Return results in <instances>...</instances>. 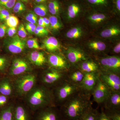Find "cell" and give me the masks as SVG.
Wrapping results in <instances>:
<instances>
[{"instance_id": "cell-33", "label": "cell", "mask_w": 120, "mask_h": 120, "mask_svg": "<svg viewBox=\"0 0 120 120\" xmlns=\"http://www.w3.org/2000/svg\"><path fill=\"white\" fill-rule=\"evenodd\" d=\"M49 20L50 26L53 30H58L61 27V24L56 16H51L49 18Z\"/></svg>"}, {"instance_id": "cell-38", "label": "cell", "mask_w": 120, "mask_h": 120, "mask_svg": "<svg viewBox=\"0 0 120 120\" xmlns=\"http://www.w3.org/2000/svg\"><path fill=\"white\" fill-rule=\"evenodd\" d=\"M26 19L29 22L35 24L37 23L38 21L37 15L35 13L31 12L28 13L26 15Z\"/></svg>"}, {"instance_id": "cell-27", "label": "cell", "mask_w": 120, "mask_h": 120, "mask_svg": "<svg viewBox=\"0 0 120 120\" xmlns=\"http://www.w3.org/2000/svg\"><path fill=\"white\" fill-rule=\"evenodd\" d=\"M120 30L117 27H113L106 29L101 33V35L102 38H108L120 34Z\"/></svg>"}, {"instance_id": "cell-34", "label": "cell", "mask_w": 120, "mask_h": 120, "mask_svg": "<svg viewBox=\"0 0 120 120\" xmlns=\"http://www.w3.org/2000/svg\"><path fill=\"white\" fill-rule=\"evenodd\" d=\"M9 64V60L6 57L0 56V73H4L7 70Z\"/></svg>"}, {"instance_id": "cell-6", "label": "cell", "mask_w": 120, "mask_h": 120, "mask_svg": "<svg viewBox=\"0 0 120 120\" xmlns=\"http://www.w3.org/2000/svg\"><path fill=\"white\" fill-rule=\"evenodd\" d=\"M101 72L120 75V58L116 56H109L98 58Z\"/></svg>"}, {"instance_id": "cell-17", "label": "cell", "mask_w": 120, "mask_h": 120, "mask_svg": "<svg viewBox=\"0 0 120 120\" xmlns=\"http://www.w3.org/2000/svg\"><path fill=\"white\" fill-rule=\"evenodd\" d=\"M66 8L67 14L69 18L73 19L82 11L83 4L82 1L75 0H70Z\"/></svg>"}, {"instance_id": "cell-8", "label": "cell", "mask_w": 120, "mask_h": 120, "mask_svg": "<svg viewBox=\"0 0 120 120\" xmlns=\"http://www.w3.org/2000/svg\"><path fill=\"white\" fill-rule=\"evenodd\" d=\"M110 90L108 87L101 81L99 76L96 85L91 93L93 100L98 105H101Z\"/></svg>"}, {"instance_id": "cell-26", "label": "cell", "mask_w": 120, "mask_h": 120, "mask_svg": "<svg viewBox=\"0 0 120 120\" xmlns=\"http://www.w3.org/2000/svg\"><path fill=\"white\" fill-rule=\"evenodd\" d=\"M48 11L52 15H56L60 13L61 8L60 4L58 0H51L48 4Z\"/></svg>"}, {"instance_id": "cell-53", "label": "cell", "mask_w": 120, "mask_h": 120, "mask_svg": "<svg viewBox=\"0 0 120 120\" xmlns=\"http://www.w3.org/2000/svg\"><path fill=\"white\" fill-rule=\"evenodd\" d=\"M10 15L7 16H0V19L2 20H7L10 17Z\"/></svg>"}, {"instance_id": "cell-3", "label": "cell", "mask_w": 120, "mask_h": 120, "mask_svg": "<svg viewBox=\"0 0 120 120\" xmlns=\"http://www.w3.org/2000/svg\"><path fill=\"white\" fill-rule=\"evenodd\" d=\"M81 90L79 85L72 83L67 79L63 81L52 89L55 105L60 107Z\"/></svg>"}, {"instance_id": "cell-51", "label": "cell", "mask_w": 120, "mask_h": 120, "mask_svg": "<svg viewBox=\"0 0 120 120\" xmlns=\"http://www.w3.org/2000/svg\"><path fill=\"white\" fill-rule=\"evenodd\" d=\"M42 19H43V21L45 22L46 27H47L49 26H50V22L49 19L45 17H42Z\"/></svg>"}, {"instance_id": "cell-29", "label": "cell", "mask_w": 120, "mask_h": 120, "mask_svg": "<svg viewBox=\"0 0 120 120\" xmlns=\"http://www.w3.org/2000/svg\"><path fill=\"white\" fill-rule=\"evenodd\" d=\"M89 46L91 49L95 52H103L106 49L105 44L100 41L92 42L90 43Z\"/></svg>"}, {"instance_id": "cell-28", "label": "cell", "mask_w": 120, "mask_h": 120, "mask_svg": "<svg viewBox=\"0 0 120 120\" xmlns=\"http://www.w3.org/2000/svg\"><path fill=\"white\" fill-rule=\"evenodd\" d=\"M48 11L47 6L43 4L36 5L34 8V13L41 17H43L47 15Z\"/></svg>"}, {"instance_id": "cell-5", "label": "cell", "mask_w": 120, "mask_h": 120, "mask_svg": "<svg viewBox=\"0 0 120 120\" xmlns=\"http://www.w3.org/2000/svg\"><path fill=\"white\" fill-rule=\"evenodd\" d=\"M68 71H61L50 67L40 75L41 84L52 90L67 79Z\"/></svg>"}, {"instance_id": "cell-47", "label": "cell", "mask_w": 120, "mask_h": 120, "mask_svg": "<svg viewBox=\"0 0 120 120\" xmlns=\"http://www.w3.org/2000/svg\"><path fill=\"white\" fill-rule=\"evenodd\" d=\"M36 29L39 31H41V32L44 35H48L49 34V31L47 30L43 27L41 26H38L37 27H36Z\"/></svg>"}, {"instance_id": "cell-55", "label": "cell", "mask_w": 120, "mask_h": 120, "mask_svg": "<svg viewBox=\"0 0 120 120\" xmlns=\"http://www.w3.org/2000/svg\"><path fill=\"white\" fill-rule=\"evenodd\" d=\"M8 0H0V3H5L7 2Z\"/></svg>"}, {"instance_id": "cell-14", "label": "cell", "mask_w": 120, "mask_h": 120, "mask_svg": "<svg viewBox=\"0 0 120 120\" xmlns=\"http://www.w3.org/2000/svg\"><path fill=\"white\" fill-rule=\"evenodd\" d=\"M67 58L72 67L76 66L80 62L88 59L86 54L79 50L70 48L66 52Z\"/></svg>"}, {"instance_id": "cell-52", "label": "cell", "mask_w": 120, "mask_h": 120, "mask_svg": "<svg viewBox=\"0 0 120 120\" xmlns=\"http://www.w3.org/2000/svg\"><path fill=\"white\" fill-rule=\"evenodd\" d=\"M34 33L35 34L37 35V36H40V37L45 36V35L42 33H41V31H39L38 30H37L36 28L35 30Z\"/></svg>"}, {"instance_id": "cell-22", "label": "cell", "mask_w": 120, "mask_h": 120, "mask_svg": "<svg viewBox=\"0 0 120 120\" xmlns=\"http://www.w3.org/2000/svg\"><path fill=\"white\" fill-rule=\"evenodd\" d=\"M31 68L27 62L23 60L22 63L15 68L9 69V74L12 76H17L24 73L29 72Z\"/></svg>"}, {"instance_id": "cell-46", "label": "cell", "mask_w": 120, "mask_h": 120, "mask_svg": "<svg viewBox=\"0 0 120 120\" xmlns=\"http://www.w3.org/2000/svg\"><path fill=\"white\" fill-rule=\"evenodd\" d=\"M26 45H39L38 42V39L36 38L30 39L27 41Z\"/></svg>"}, {"instance_id": "cell-20", "label": "cell", "mask_w": 120, "mask_h": 120, "mask_svg": "<svg viewBox=\"0 0 120 120\" xmlns=\"http://www.w3.org/2000/svg\"><path fill=\"white\" fill-rule=\"evenodd\" d=\"M88 7L98 9H107L112 6V0H81Z\"/></svg>"}, {"instance_id": "cell-37", "label": "cell", "mask_w": 120, "mask_h": 120, "mask_svg": "<svg viewBox=\"0 0 120 120\" xmlns=\"http://www.w3.org/2000/svg\"><path fill=\"white\" fill-rule=\"evenodd\" d=\"M27 35V32L25 27L23 24H21L18 28V36L21 38H25Z\"/></svg>"}, {"instance_id": "cell-1", "label": "cell", "mask_w": 120, "mask_h": 120, "mask_svg": "<svg viewBox=\"0 0 120 120\" xmlns=\"http://www.w3.org/2000/svg\"><path fill=\"white\" fill-rule=\"evenodd\" d=\"M91 95L82 90L69 98L60 107L63 120H79L84 112L92 106Z\"/></svg>"}, {"instance_id": "cell-43", "label": "cell", "mask_w": 120, "mask_h": 120, "mask_svg": "<svg viewBox=\"0 0 120 120\" xmlns=\"http://www.w3.org/2000/svg\"><path fill=\"white\" fill-rule=\"evenodd\" d=\"M7 27L4 24H0V38H4L7 32Z\"/></svg>"}, {"instance_id": "cell-25", "label": "cell", "mask_w": 120, "mask_h": 120, "mask_svg": "<svg viewBox=\"0 0 120 120\" xmlns=\"http://www.w3.org/2000/svg\"><path fill=\"white\" fill-rule=\"evenodd\" d=\"M98 112L91 106L84 112L79 120H97Z\"/></svg>"}, {"instance_id": "cell-11", "label": "cell", "mask_w": 120, "mask_h": 120, "mask_svg": "<svg viewBox=\"0 0 120 120\" xmlns=\"http://www.w3.org/2000/svg\"><path fill=\"white\" fill-rule=\"evenodd\" d=\"M33 113L26 104H15L13 120H32Z\"/></svg>"}, {"instance_id": "cell-49", "label": "cell", "mask_w": 120, "mask_h": 120, "mask_svg": "<svg viewBox=\"0 0 120 120\" xmlns=\"http://www.w3.org/2000/svg\"><path fill=\"white\" fill-rule=\"evenodd\" d=\"M113 52L114 53L119 54L120 52V43H118L113 48Z\"/></svg>"}, {"instance_id": "cell-10", "label": "cell", "mask_w": 120, "mask_h": 120, "mask_svg": "<svg viewBox=\"0 0 120 120\" xmlns=\"http://www.w3.org/2000/svg\"><path fill=\"white\" fill-rule=\"evenodd\" d=\"M47 61L50 67L58 70L68 71L71 68L68 60L58 54H50L48 56Z\"/></svg>"}, {"instance_id": "cell-18", "label": "cell", "mask_w": 120, "mask_h": 120, "mask_svg": "<svg viewBox=\"0 0 120 120\" xmlns=\"http://www.w3.org/2000/svg\"><path fill=\"white\" fill-rule=\"evenodd\" d=\"M85 74L77 67H71L68 71L67 79L72 83L80 86Z\"/></svg>"}, {"instance_id": "cell-50", "label": "cell", "mask_w": 120, "mask_h": 120, "mask_svg": "<svg viewBox=\"0 0 120 120\" xmlns=\"http://www.w3.org/2000/svg\"><path fill=\"white\" fill-rule=\"evenodd\" d=\"M38 26H41L43 27H45V28L46 27L45 25V22H44L43 19H42V17L40 16V17H39V19L38 20Z\"/></svg>"}, {"instance_id": "cell-7", "label": "cell", "mask_w": 120, "mask_h": 120, "mask_svg": "<svg viewBox=\"0 0 120 120\" xmlns=\"http://www.w3.org/2000/svg\"><path fill=\"white\" fill-rule=\"evenodd\" d=\"M32 120H63L60 109L55 106L41 109L34 112Z\"/></svg>"}, {"instance_id": "cell-41", "label": "cell", "mask_w": 120, "mask_h": 120, "mask_svg": "<svg viewBox=\"0 0 120 120\" xmlns=\"http://www.w3.org/2000/svg\"><path fill=\"white\" fill-rule=\"evenodd\" d=\"M36 26L35 24H34L28 22L26 24V30L29 33L33 34L34 33L35 30L36 28Z\"/></svg>"}, {"instance_id": "cell-39", "label": "cell", "mask_w": 120, "mask_h": 120, "mask_svg": "<svg viewBox=\"0 0 120 120\" xmlns=\"http://www.w3.org/2000/svg\"><path fill=\"white\" fill-rule=\"evenodd\" d=\"M16 3V0H8L5 3H0V5L8 9L13 8Z\"/></svg>"}, {"instance_id": "cell-21", "label": "cell", "mask_w": 120, "mask_h": 120, "mask_svg": "<svg viewBox=\"0 0 120 120\" xmlns=\"http://www.w3.org/2000/svg\"><path fill=\"white\" fill-rule=\"evenodd\" d=\"M28 58L33 64L38 67L43 66L47 61L44 54L37 50L31 52L28 56Z\"/></svg>"}, {"instance_id": "cell-48", "label": "cell", "mask_w": 120, "mask_h": 120, "mask_svg": "<svg viewBox=\"0 0 120 120\" xmlns=\"http://www.w3.org/2000/svg\"><path fill=\"white\" fill-rule=\"evenodd\" d=\"M10 15L8 11L4 8H1L0 12V16H7Z\"/></svg>"}, {"instance_id": "cell-23", "label": "cell", "mask_w": 120, "mask_h": 120, "mask_svg": "<svg viewBox=\"0 0 120 120\" xmlns=\"http://www.w3.org/2000/svg\"><path fill=\"white\" fill-rule=\"evenodd\" d=\"M42 43L43 47L49 52H54L60 50V43L55 37H50L45 38Z\"/></svg>"}, {"instance_id": "cell-12", "label": "cell", "mask_w": 120, "mask_h": 120, "mask_svg": "<svg viewBox=\"0 0 120 120\" xmlns=\"http://www.w3.org/2000/svg\"><path fill=\"white\" fill-rule=\"evenodd\" d=\"M101 106L102 108L106 109L120 110V91L110 90Z\"/></svg>"}, {"instance_id": "cell-24", "label": "cell", "mask_w": 120, "mask_h": 120, "mask_svg": "<svg viewBox=\"0 0 120 120\" xmlns=\"http://www.w3.org/2000/svg\"><path fill=\"white\" fill-rule=\"evenodd\" d=\"M14 105L11 103L0 109V120H13Z\"/></svg>"}, {"instance_id": "cell-19", "label": "cell", "mask_w": 120, "mask_h": 120, "mask_svg": "<svg viewBox=\"0 0 120 120\" xmlns=\"http://www.w3.org/2000/svg\"><path fill=\"white\" fill-rule=\"evenodd\" d=\"M14 93L13 82L9 77H4L0 80V94L11 97Z\"/></svg>"}, {"instance_id": "cell-13", "label": "cell", "mask_w": 120, "mask_h": 120, "mask_svg": "<svg viewBox=\"0 0 120 120\" xmlns=\"http://www.w3.org/2000/svg\"><path fill=\"white\" fill-rule=\"evenodd\" d=\"M100 73L92 72L85 73L80 84L81 89L91 95L92 90L96 85Z\"/></svg>"}, {"instance_id": "cell-9", "label": "cell", "mask_w": 120, "mask_h": 120, "mask_svg": "<svg viewBox=\"0 0 120 120\" xmlns=\"http://www.w3.org/2000/svg\"><path fill=\"white\" fill-rule=\"evenodd\" d=\"M99 78L112 91H120V75L114 73L100 72Z\"/></svg>"}, {"instance_id": "cell-16", "label": "cell", "mask_w": 120, "mask_h": 120, "mask_svg": "<svg viewBox=\"0 0 120 120\" xmlns=\"http://www.w3.org/2000/svg\"><path fill=\"white\" fill-rule=\"evenodd\" d=\"M75 67L85 73L101 72V69L98 63L88 59L80 62Z\"/></svg>"}, {"instance_id": "cell-54", "label": "cell", "mask_w": 120, "mask_h": 120, "mask_svg": "<svg viewBox=\"0 0 120 120\" xmlns=\"http://www.w3.org/2000/svg\"><path fill=\"white\" fill-rule=\"evenodd\" d=\"M35 0L37 3L42 4L45 3L47 1V0Z\"/></svg>"}, {"instance_id": "cell-40", "label": "cell", "mask_w": 120, "mask_h": 120, "mask_svg": "<svg viewBox=\"0 0 120 120\" xmlns=\"http://www.w3.org/2000/svg\"><path fill=\"white\" fill-rule=\"evenodd\" d=\"M8 97L0 94V109L8 105Z\"/></svg>"}, {"instance_id": "cell-35", "label": "cell", "mask_w": 120, "mask_h": 120, "mask_svg": "<svg viewBox=\"0 0 120 120\" xmlns=\"http://www.w3.org/2000/svg\"><path fill=\"white\" fill-rule=\"evenodd\" d=\"M6 24L9 27H16L19 23V19L16 16L11 15L9 18L6 20Z\"/></svg>"}, {"instance_id": "cell-4", "label": "cell", "mask_w": 120, "mask_h": 120, "mask_svg": "<svg viewBox=\"0 0 120 120\" xmlns=\"http://www.w3.org/2000/svg\"><path fill=\"white\" fill-rule=\"evenodd\" d=\"M13 82L14 92L19 97H25L37 83V75L27 72L16 76Z\"/></svg>"}, {"instance_id": "cell-45", "label": "cell", "mask_w": 120, "mask_h": 120, "mask_svg": "<svg viewBox=\"0 0 120 120\" xmlns=\"http://www.w3.org/2000/svg\"><path fill=\"white\" fill-rule=\"evenodd\" d=\"M7 34L9 37H12L15 34L16 32V27H9L7 29Z\"/></svg>"}, {"instance_id": "cell-32", "label": "cell", "mask_w": 120, "mask_h": 120, "mask_svg": "<svg viewBox=\"0 0 120 120\" xmlns=\"http://www.w3.org/2000/svg\"><path fill=\"white\" fill-rule=\"evenodd\" d=\"M89 19L93 22L99 23L103 21L106 18V15L104 13H95L90 15Z\"/></svg>"}, {"instance_id": "cell-15", "label": "cell", "mask_w": 120, "mask_h": 120, "mask_svg": "<svg viewBox=\"0 0 120 120\" xmlns=\"http://www.w3.org/2000/svg\"><path fill=\"white\" fill-rule=\"evenodd\" d=\"M26 46V43L17 35L9 40L7 44L8 50L13 54H19L23 51Z\"/></svg>"}, {"instance_id": "cell-36", "label": "cell", "mask_w": 120, "mask_h": 120, "mask_svg": "<svg viewBox=\"0 0 120 120\" xmlns=\"http://www.w3.org/2000/svg\"><path fill=\"white\" fill-rule=\"evenodd\" d=\"M13 9L15 13H19L26 11V7L23 3L19 0L16 2Z\"/></svg>"}, {"instance_id": "cell-42", "label": "cell", "mask_w": 120, "mask_h": 120, "mask_svg": "<svg viewBox=\"0 0 120 120\" xmlns=\"http://www.w3.org/2000/svg\"><path fill=\"white\" fill-rule=\"evenodd\" d=\"M97 120H111L104 112L103 109L101 108V112H98L97 114Z\"/></svg>"}, {"instance_id": "cell-31", "label": "cell", "mask_w": 120, "mask_h": 120, "mask_svg": "<svg viewBox=\"0 0 120 120\" xmlns=\"http://www.w3.org/2000/svg\"><path fill=\"white\" fill-rule=\"evenodd\" d=\"M82 30L79 27H75L69 30L67 32V37L71 39H77L82 36Z\"/></svg>"}, {"instance_id": "cell-2", "label": "cell", "mask_w": 120, "mask_h": 120, "mask_svg": "<svg viewBox=\"0 0 120 120\" xmlns=\"http://www.w3.org/2000/svg\"><path fill=\"white\" fill-rule=\"evenodd\" d=\"M24 97L26 105L33 112L45 107L56 106L52 90L41 83L36 84Z\"/></svg>"}, {"instance_id": "cell-44", "label": "cell", "mask_w": 120, "mask_h": 120, "mask_svg": "<svg viewBox=\"0 0 120 120\" xmlns=\"http://www.w3.org/2000/svg\"><path fill=\"white\" fill-rule=\"evenodd\" d=\"M23 60V59L19 58H16L15 59L13 60L12 64L10 68H15L18 67L22 63Z\"/></svg>"}, {"instance_id": "cell-56", "label": "cell", "mask_w": 120, "mask_h": 120, "mask_svg": "<svg viewBox=\"0 0 120 120\" xmlns=\"http://www.w3.org/2000/svg\"><path fill=\"white\" fill-rule=\"evenodd\" d=\"M22 0V1H24V2H27L29 0Z\"/></svg>"}, {"instance_id": "cell-30", "label": "cell", "mask_w": 120, "mask_h": 120, "mask_svg": "<svg viewBox=\"0 0 120 120\" xmlns=\"http://www.w3.org/2000/svg\"><path fill=\"white\" fill-rule=\"evenodd\" d=\"M106 116L111 120H120V110L106 109L102 108Z\"/></svg>"}]
</instances>
